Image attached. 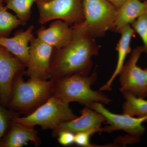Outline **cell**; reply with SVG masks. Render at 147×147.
I'll list each match as a JSON object with an SVG mask.
<instances>
[{
  "instance_id": "6da1fadb",
  "label": "cell",
  "mask_w": 147,
  "mask_h": 147,
  "mask_svg": "<svg viewBox=\"0 0 147 147\" xmlns=\"http://www.w3.org/2000/svg\"><path fill=\"white\" fill-rule=\"evenodd\" d=\"M73 39L60 49H54L50 61V79L74 75H89L93 66L92 57L97 56L100 47L93 38L75 26Z\"/></svg>"
},
{
  "instance_id": "7a4b0ae2",
  "label": "cell",
  "mask_w": 147,
  "mask_h": 147,
  "mask_svg": "<svg viewBox=\"0 0 147 147\" xmlns=\"http://www.w3.org/2000/svg\"><path fill=\"white\" fill-rule=\"evenodd\" d=\"M25 70L13 79L10 99L7 108L26 116L45 103L53 95L54 80L30 78L25 82Z\"/></svg>"
},
{
  "instance_id": "3957f363",
  "label": "cell",
  "mask_w": 147,
  "mask_h": 147,
  "mask_svg": "<svg viewBox=\"0 0 147 147\" xmlns=\"http://www.w3.org/2000/svg\"><path fill=\"white\" fill-rule=\"evenodd\" d=\"M97 78L95 69L91 74L88 76L74 74L53 79V96L69 104L71 102H78L88 107L95 102L109 104L112 100L108 96L101 91L94 90L91 88Z\"/></svg>"
},
{
  "instance_id": "277c9868",
  "label": "cell",
  "mask_w": 147,
  "mask_h": 147,
  "mask_svg": "<svg viewBox=\"0 0 147 147\" xmlns=\"http://www.w3.org/2000/svg\"><path fill=\"white\" fill-rule=\"evenodd\" d=\"M77 117L69 107V103L53 95L33 113L24 117L15 116L12 121L24 126L38 125L42 129L53 130L61 123Z\"/></svg>"
},
{
  "instance_id": "5b68a950",
  "label": "cell",
  "mask_w": 147,
  "mask_h": 147,
  "mask_svg": "<svg viewBox=\"0 0 147 147\" xmlns=\"http://www.w3.org/2000/svg\"><path fill=\"white\" fill-rule=\"evenodd\" d=\"M85 19L76 25L94 38L113 30L118 9L107 0H83Z\"/></svg>"
},
{
  "instance_id": "8992f818",
  "label": "cell",
  "mask_w": 147,
  "mask_h": 147,
  "mask_svg": "<svg viewBox=\"0 0 147 147\" xmlns=\"http://www.w3.org/2000/svg\"><path fill=\"white\" fill-rule=\"evenodd\" d=\"M40 24L61 20L69 26L80 24L85 19L83 0H37Z\"/></svg>"
},
{
  "instance_id": "52a82bcc",
  "label": "cell",
  "mask_w": 147,
  "mask_h": 147,
  "mask_svg": "<svg viewBox=\"0 0 147 147\" xmlns=\"http://www.w3.org/2000/svg\"><path fill=\"white\" fill-rule=\"evenodd\" d=\"M143 53V45L134 48L119 74L120 91L122 94H130L144 98L147 97V67L142 69L137 65Z\"/></svg>"
},
{
  "instance_id": "ba28073f",
  "label": "cell",
  "mask_w": 147,
  "mask_h": 147,
  "mask_svg": "<svg viewBox=\"0 0 147 147\" xmlns=\"http://www.w3.org/2000/svg\"><path fill=\"white\" fill-rule=\"evenodd\" d=\"M89 108L105 117L106 126L101 127V132L110 133L116 130H122L128 135L141 138L144 134L146 129L143 123L147 121V116L138 117L123 114L118 115L110 112L100 102H95Z\"/></svg>"
},
{
  "instance_id": "9c48e42d",
  "label": "cell",
  "mask_w": 147,
  "mask_h": 147,
  "mask_svg": "<svg viewBox=\"0 0 147 147\" xmlns=\"http://www.w3.org/2000/svg\"><path fill=\"white\" fill-rule=\"evenodd\" d=\"M54 47L34 36L30 41L28 61L25 75L30 78L50 79V61Z\"/></svg>"
},
{
  "instance_id": "30bf717a",
  "label": "cell",
  "mask_w": 147,
  "mask_h": 147,
  "mask_svg": "<svg viewBox=\"0 0 147 147\" xmlns=\"http://www.w3.org/2000/svg\"><path fill=\"white\" fill-rule=\"evenodd\" d=\"M26 66L18 57L0 45V99L6 107L10 99L13 79Z\"/></svg>"
},
{
  "instance_id": "8fae6325",
  "label": "cell",
  "mask_w": 147,
  "mask_h": 147,
  "mask_svg": "<svg viewBox=\"0 0 147 147\" xmlns=\"http://www.w3.org/2000/svg\"><path fill=\"white\" fill-rule=\"evenodd\" d=\"M81 114L80 117L62 123L53 129V137H57L63 131H70L75 134L90 130L101 132V125L106 121L102 114L86 106L81 110Z\"/></svg>"
},
{
  "instance_id": "7c38bea8",
  "label": "cell",
  "mask_w": 147,
  "mask_h": 147,
  "mask_svg": "<svg viewBox=\"0 0 147 147\" xmlns=\"http://www.w3.org/2000/svg\"><path fill=\"white\" fill-rule=\"evenodd\" d=\"M62 20H55L47 28L42 26L36 32L37 37L56 50L68 45L73 38L72 27Z\"/></svg>"
},
{
  "instance_id": "4fadbf2b",
  "label": "cell",
  "mask_w": 147,
  "mask_h": 147,
  "mask_svg": "<svg viewBox=\"0 0 147 147\" xmlns=\"http://www.w3.org/2000/svg\"><path fill=\"white\" fill-rule=\"evenodd\" d=\"M31 142L38 146L40 139L34 127L24 126L12 121L0 142V147H22Z\"/></svg>"
},
{
  "instance_id": "5bb4252c",
  "label": "cell",
  "mask_w": 147,
  "mask_h": 147,
  "mask_svg": "<svg viewBox=\"0 0 147 147\" xmlns=\"http://www.w3.org/2000/svg\"><path fill=\"white\" fill-rule=\"evenodd\" d=\"M34 26L31 25L26 30L15 32L12 37L0 38V45L16 56L25 65L26 68L29 57V43L33 37Z\"/></svg>"
},
{
  "instance_id": "9a60e30c",
  "label": "cell",
  "mask_w": 147,
  "mask_h": 147,
  "mask_svg": "<svg viewBox=\"0 0 147 147\" xmlns=\"http://www.w3.org/2000/svg\"><path fill=\"white\" fill-rule=\"evenodd\" d=\"M121 38L117 44L116 50L117 51L118 59L117 65L113 75L106 84L100 87V91H111L114 80L118 75L124 65L127 55L131 52L130 44L131 38L135 33L134 30L130 25H127L121 28L118 32Z\"/></svg>"
},
{
  "instance_id": "2e32d148",
  "label": "cell",
  "mask_w": 147,
  "mask_h": 147,
  "mask_svg": "<svg viewBox=\"0 0 147 147\" xmlns=\"http://www.w3.org/2000/svg\"><path fill=\"white\" fill-rule=\"evenodd\" d=\"M147 14V2L141 0H127L118 9L113 30L118 32L123 27L130 25L137 18Z\"/></svg>"
},
{
  "instance_id": "e0dca14e",
  "label": "cell",
  "mask_w": 147,
  "mask_h": 147,
  "mask_svg": "<svg viewBox=\"0 0 147 147\" xmlns=\"http://www.w3.org/2000/svg\"><path fill=\"white\" fill-rule=\"evenodd\" d=\"M125 100L122 106L123 114L133 117L147 116V100L128 93L122 94Z\"/></svg>"
},
{
  "instance_id": "ac0fdd59",
  "label": "cell",
  "mask_w": 147,
  "mask_h": 147,
  "mask_svg": "<svg viewBox=\"0 0 147 147\" xmlns=\"http://www.w3.org/2000/svg\"><path fill=\"white\" fill-rule=\"evenodd\" d=\"M37 0H4L8 9L13 11L21 22V25L25 26L30 20L31 8Z\"/></svg>"
},
{
  "instance_id": "d6986e66",
  "label": "cell",
  "mask_w": 147,
  "mask_h": 147,
  "mask_svg": "<svg viewBox=\"0 0 147 147\" xmlns=\"http://www.w3.org/2000/svg\"><path fill=\"white\" fill-rule=\"evenodd\" d=\"M7 9L6 6L0 7V38L8 37L13 29L21 25L17 16Z\"/></svg>"
},
{
  "instance_id": "ffe728a7",
  "label": "cell",
  "mask_w": 147,
  "mask_h": 147,
  "mask_svg": "<svg viewBox=\"0 0 147 147\" xmlns=\"http://www.w3.org/2000/svg\"><path fill=\"white\" fill-rule=\"evenodd\" d=\"M20 115L4 106L0 99V142L8 130L13 118Z\"/></svg>"
},
{
  "instance_id": "44dd1931",
  "label": "cell",
  "mask_w": 147,
  "mask_h": 147,
  "mask_svg": "<svg viewBox=\"0 0 147 147\" xmlns=\"http://www.w3.org/2000/svg\"><path fill=\"white\" fill-rule=\"evenodd\" d=\"M131 24L135 32L141 37L144 43V53L147 55V14L140 16Z\"/></svg>"
},
{
  "instance_id": "7402d4cb",
  "label": "cell",
  "mask_w": 147,
  "mask_h": 147,
  "mask_svg": "<svg viewBox=\"0 0 147 147\" xmlns=\"http://www.w3.org/2000/svg\"><path fill=\"white\" fill-rule=\"evenodd\" d=\"M97 132L98 131L96 130H90L76 133L75 134V144L80 146L93 147V145L90 143V137Z\"/></svg>"
},
{
  "instance_id": "603a6c76",
  "label": "cell",
  "mask_w": 147,
  "mask_h": 147,
  "mask_svg": "<svg viewBox=\"0 0 147 147\" xmlns=\"http://www.w3.org/2000/svg\"><path fill=\"white\" fill-rule=\"evenodd\" d=\"M57 137L58 142L62 146H69L75 144V134L70 131H62Z\"/></svg>"
},
{
  "instance_id": "cb8c5ba5",
  "label": "cell",
  "mask_w": 147,
  "mask_h": 147,
  "mask_svg": "<svg viewBox=\"0 0 147 147\" xmlns=\"http://www.w3.org/2000/svg\"><path fill=\"white\" fill-rule=\"evenodd\" d=\"M110 3L112 4L116 8H119L121 7L127 0H107Z\"/></svg>"
},
{
  "instance_id": "d4e9b609",
  "label": "cell",
  "mask_w": 147,
  "mask_h": 147,
  "mask_svg": "<svg viewBox=\"0 0 147 147\" xmlns=\"http://www.w3.org/2000/svg\"><path fill=\"white\" fill-rule=\"evenodd\" d=\"M4 0H0V7L2 6L3 5V3Z\"/></svg>"
},
{
  "instance_id": "484cf974",
  "label": "cell",
  "mask_w": 147,
  "mask_h": 147,
  "mask_svg": "<svg viewBox=\"0 0 147 147\" xmlns=\"http://www.w3.org/2000/svg\"><path fill=\"white\" fill-rule=\"evenodd\" d=\"M142 1H146L147 2V0H141Z\"/></svg>"
},
{
  "instance_id": "4316f807",
  "label": "cell",
  "mask_w": 147,
  "mask_h": 147,
  "mask_svg": "<svg viewBox=\"0 0 147 147\" xmlns=\"http://www.w3.org/2000/svg\"><path fill=\"white\" fill-rule=\"evenodd\" d=\"M41 1H49V0H41Z\"/></svg>"
}]
</instances>
